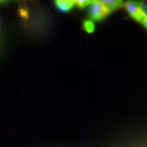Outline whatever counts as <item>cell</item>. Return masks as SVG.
I'll return each mask as SVG.
<instances>
[{
	"mask_svg": "<svg viewBox=\"0 0 147 147\" xmlns=\"http://www.w3.org/2000/svg\"><path fill=\"white\" fill-rule=\"evenodd\" d=\"M19 14L22 18H27L28 17V12L27 10L25 8H21L19 10Z\"/></svg>",
	"mask_w": 147,
	"mask_h": 147,
	"instance_id": "cell-8",
	"label": "cell"
},
{
	"mask_svg": "<svg viewBox=\"0 0 147 147\" xmlns=\"http://www.w3.org/2000/svg\"><path fill=\"white\" fill-rule=\"evenodd\" d=\"M5 1V0H0V2H1V1Z\"/></svg>",
	"mask_w": 147,
	"mask_h": 147,
	"instance_id": "cell-10",
	"label": "cell"
},
{
	"mask_svg": "<svg viewBox=\"0 0 147 147\" xmlns=\"http://www.w3.org/2000/svg\"><path fill=\"white\" fill-rule=\"evenodd\" d=\"M97 1L105 5L113 12L124 6V2L123 0H97Z\"/></svg>",
	"mask_w": 147,
	"mask_h": 147,
	"instance_id": "cell-4",
	"label": "cell"
},
{
	"mask_svg": "<svg viewBox=\"0 0 147 147\" xmlns=\"http://www.w3.org/2000/svg\"><path fill=\"white\" fill-rule=\"evenodd\" d=\"M55 5L62 12H68L75 5V0H55Z\"/></svg>",
	"mask_w": 147,
	"mask_h": 147,
	"instance_id": "cell-3",
	"label": "cell"
},
{
	"mask_svg": "<svg viewBox=\"0 0 147 147\" xmlns=\"http://www.w3.org/2000/svg\"><path fill=\"white\" fill-rule=\"evenodd\" d=\"M93 0H75V5L80 9L84 8L89 5Z\"/></svg>",
	"mask_w": 147,
	"mask_h": 147,
	"instance_id": "cell-6",
	"label": "cell"
},
{
	"mask_svg": "<svg viewBox=\"0 0 147 147\" xmlns=\"http://www.w3.org/2000/svg\"><path fill=\"white\" fill-rule=\"evenodd\" d=\"M124 7L128 12L129 15L135 21L140 22L144 16L141 12L139 3L136 1L127 0L125 3H124Z\"/></svg>",
	"mask_w": 147,
	"mask_h": 147,
	"instance_id": "cell-2",
	"label": "cell"
},
{
	"mask_svg": "<svg viewBox=\"0 0 147 147\" xmlns=\"http://www.w3.org/2000/svg\"><path fill=\"white\" fill-rule=\"evenodd\" d=\"M82 27L87 33H93L95 30V24L91 20H84L82 23Z\"/></svg>",
	"mask_w": 147,
	"mask_h": 147,
	"instance_id": "cell-5",
	"label": "cell"
},
{
	"mask_svg": "<svg viewBox=\"0 0 147 147\" xmlns=\"http://www.w3.org/2000/svg\"><path fill=\"white\" fill-rule=\"evenodd\" d=\"M89 5V17L92 21H102L113 12L111 10L97 0H93Z\"/></svg>",
	"mask_w": 147,
	"mask_h": 147,
	"instance_id": "cell-1",
	"label": "cell"
},
{
	"mask_svg": "<svg viewBox=\"0 0 147 147\" xmlns=\"http://www.w3.org/2000/svg\"><path fill=\"white\" fill-rule=\"evenodd\" d=\"M143 15L147 17V0H136Z\"/></svg>",
	"mask_w": 147,
	"mask_h": 147,
	"instance_id": "cell-7",
	"label": "cell"
},
{
	"mask_svg": "<svg viewBox=\"0 0 147 147\" xmlns=\"http://www.w3.org/2000/svg\"><path fill=\"white\" fill-rule=\"evenodd\" d=\"M140 23L142 24L143 26H144L145 28L147 29V17H146V16H144V17L141 19V21H140Z\"/></svg>",
	"mask_w": 147,
	"mask_h": 147,
	"instance_id": "cell-9",
	"label": "cell"
}]
</instances>
